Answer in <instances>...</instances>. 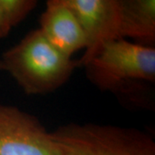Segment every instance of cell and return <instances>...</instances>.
I'll list each match as a JSON object with an SVG mask.
<instances>
[{
  "label": "cell",
  "instance_id": "4",
  "mask_svg": "<svg viewBox=\"0 0 155 155\" xmlns=\"http://www.w3.org/2000/svg\"><path fill=\"white\" fill-rule=\"evenodd\" d=\"M0 155H64L38 118L0 104Z\"/></svg>",
  "mask_w": 155,
  "mask_h": 155
},
{
  "label": "cell",
  "instance_id": "3",
  "mask_svg": "<svg viewBox=\"0 0 155 155\" xmlns=\"http://www.w3.org/2000/svg\"><path fill=\"white\" fill-rule=\"evenodd\" d=\"M50 135L64 155H155L152 135L134 127L71 122Z\"/></svg>",
  "mask_w": 155,
  "mask_h": 155
},
{
  "label": "cell",
  "instance_id": "5",
  "mask_svg": "<svg viewBox=\"0 0 155 155\" xmlns=\"http://www.w3.org/2000/svg\"><path fill=\"white\" fill-rule=\"evenodd\" d=\"M83 30L86 48L78 59L84 67L104 46L121 37V0H64Z\"/></svg>",
  "mask_w": 155,
  "mask_h": 155
},
{
  "label": "cell",
  "instance_id": "7",
  "mask_svg": "<svg viewBox=\"0 0 155 155\" xmlns=\"http://www.w3.org/2000/svg\"><path fill=\"white\" fill-rule=\"evenodd\" d=\"M121 37L133 39L139 44L153 46L154 0H121Z\"/></svg>",
  "mask_w": 155,
  "mask_h": 155
},
{
  "label": "cell",
  "instance_id": "8",
  "mask_svg": "<svg viewBox=\"0 0 155 155\" xmlns=\"http://www.w3.org/2000/svg\"><path fill=\"white\" fill-rule=\"evenodd\" d=\"M36 5L35 0H0V39L5 38Z\"/></svg>",
  "mask_w": 155,
  "mask_h": 155
},
{
  "label": "cell",
  "instance_id": "1",
  "mask_svg": "<svg viewBox=\"0 0 155 155\" xmlns=\"http://www.w3.org/2000/svg\"><path fill=\"white\" fill-rule=\"evenodd\" d=\"M77 67L78 60L55 48L39 28L28 32L0 58V70L9 72L27 95L54 92Z\"/></svg>",
  "mask_w": 155,
  "mask_h": 155
},
{
  "label": "cell",
  "instance_id": "6",
  "mask_svg": "<svg viewBox=\"0 0 155 155\" xmlns=\"http://www.w3.org/2000/svg\"><path fill=\"white\" fill-rule=\"evenodd\" d=\"M39 29L55 48L64 54L85 49L86 40L72 10L64 0H48L40 18Z\"/></svg>",
  "mask_w": 155,
  "mask_h": 155
},
{
  "label": "cell",
  "instance_id": "2",
  "mask_svg": "<svg viewBox=\"0 0 155 155\" xmlns=\"http://www.w3.org/2000/svg\"><path fill=\"white\" fill-rule=\"evenodd\" d=\"M84 67L88 79L101 91L129 97L155 82V48L118 39L103 47Z\"/></svg>",
  "mask_w": 155,
  "mask_h": 155
}]
</instances>
